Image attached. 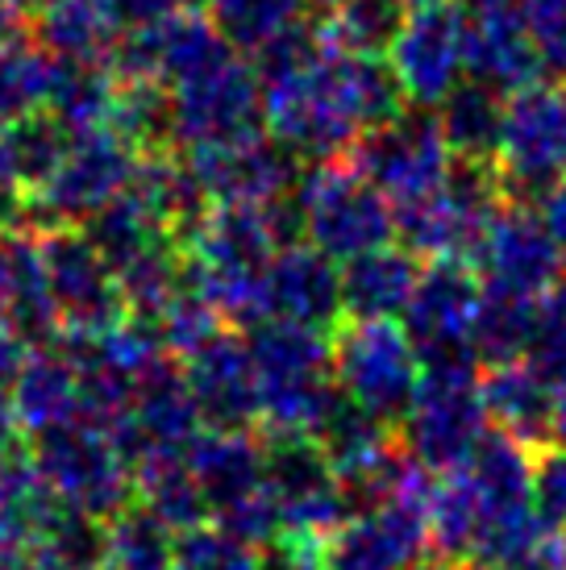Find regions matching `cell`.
I'll list each match as a JSON object with an SVG mask.
<instances>
[{
  "label": "cell",
  "instance_id": "1",
  "mask_svg": "<svg viewBox=\"0 0 566 570\" xmlns=\"http://www.w3.org/2000/svg\"><path fill=\"white\" fill-rule=\"evenodd\" d=\"M263 129L292 159H342L404 112V92L388 59L338 47L325 30H296L258 55Z\"/></svg>",
  "mask_w": 566,
  "mask_h": 570
},
{
  "label": "cell",
  "instance_id": "2",
  "mask_svg": "<svg viewBox=\"0 0 566 570\" xmlns=\"http://www.w3.org/2000/svg\"><path fill=\"white\" fill-rule=\"evenodd\" d=\"M246 346L263 387V409H258L263 433L316 438L342 400L333 375V333L267 317L246 330Z\"/></svg>",
  "mask_w": 566,
  "mask_h": 570
},
{
  "label": "cell",
  "instance_id": "3",
  "mask_svg": "<svg viewBox=\"0 0 566 570\" xmlns=\"http://www.w3.org/2000/svg\"><path fill=\"white\" fill-rule=\"evenodd\" d=\"M479 375L484 363L475 358V350L421 358V383L409 416L400 421V442L424 471L446 475L475 459L491 429L479 400Z\"/></svg>",
  "mask_w": 566,
  "mask_h": 570
},
{
  "label": "cell",
  "instance_id": "4",
  "mask_svg": "<svg viewBox=\"0 0 566 570\" xmlns=\"http://www.w3.org/2000/svg\"><path fill=\"white\" fill-rule=\"evenodd\" d=\"M292 208L304 242L347 263L359 254L396 242V208L359 171V163L321 159L296 175Z\"/></svg>",
  "mask_w": 566,
  "mask_h": 570
},
{
  "label": "cell",
  "instance_id": "5",
  "mask_svg": "<svg viewBox=\"0 0 566 570\" xmlns=\"http://www.w3.org/2000/svg\"><path fill=\"white\" fill-rule=\"evenodd\" d=\"M263 134V83L258 67L234 47L217 50L208 63L167 88V138L184 155L230 146Z\"/></svg>",
  "mask_w": 566,
  "mask_h": 570
},
{
  "label": "cell",
  "instance_id": "6",
  "mask_svg": "<svg viewBox=\"0 0 566 570\" xmlns=\"http://www.w3.org/2000/svg\"><path fill=\"white\" fill-rule=\"evenodd\" d=\"M30 462L47 491L92 521L109 524L134 504V462L113 429L96 421H71L30 438Z\"/></svg>",
  "mask_w": 566,
  "mask_h": 570
},
{
  "label": "cell",
  "instance_id": "7",
  "mask_svg": "<svg viewBox=\"0 0 566 570\" xmlns=\"http://www.w3.org/2000/svg\"><path fill=\"white\" fill-rule=\"evenodd\" d=\"M142 167V146L121 129H71L64 155L50 175L30 191V200L47 225H88L134 184Z\"/></svg>",
  "mask_w": 566,
  "mask_h": 570
},
{
  "label": "cell",
  "instance_id": "8",
  "mask_svg": "<svg viewBox=\"0 0 566 570\" xmlns=\"http://www.w3.org/2000/svg\"><path fill=\"white\" fill-rule=\"evenodd\" d=\"M504 205V184L491 163H455L438 191L417 205L396 208V238L417 258H462L471 263L475 246L488 229L491 213Z\"/></svg>",
  "mask_w": 566,
  "mask_h": 570
},
{
  "label": "cell",
  "instance_id": "9",
  "mask_svg": "<svg viewBox=\"0 0 566 570\" xmlns=\"http://www.w3.org/2000/svg\"><path fill=\"white\" fill-rule=\"evenodd\" d=\"M333 375L342 396L400 425L421 383V354L396 321H342L333 330Z\"/></svg>",
  "mask_w": 566,
  "mask_h": 570
},
{
  "label": "cell",
  "instance_id": "10",
  "mask_svg": "<svg viewBox=\"0 0 566 570\" xmlns=\"http://www.w3.org/2000/svg\"><path fill=\"white\" fill-rule=\"evenodd\" d=\"M496 175L508 196L541 200L566 175V92L550 83H529L504 100Z\"/></svg>",
  "mask_w": 566,
  "mask_h": 570
},
{
  "label": "cell",
  "instance_id": "11",
  "mask_svg": "<svg viewBox=\"0 0 566 570\" xmlns=\"http://www.w3.org/2000/svg\"><path fill=\"white\" fill-rule=\"evenodd\" d=\"M350 155L359 171L392 200V208L417 205L429 191H438L458 163L433 109L400 112L388 126L371 129Z\"/></svg>",
  "mask_w": 566,
  "mask_h": 570
},
{
  "label": "cell",
  "instance_id": "12",
  "mask_svg": "<svg viewBox=\"0 0 566 570\" xmlns=\"http://www.w3.org/2000/svg\"><path fill=\"white\" fill-rule=\"evenodd\" d=\"M383 59L409 105L438 109L467 80V13L450 0L412 4Z\"/></svg>",
  "mask_w": 566,
  "mask_h": 570
},
{
  "label": "cell",
  "instance_id": "13",
  "mask_svg": "<svg viewBox=\"0 0 566 570\" xmlns=\"http://www.w3.org/2000/svg\"><path fill=\"white\" fill-rule=\"evenodd\" d=\"M38 238L64 333H100L129 317L121 279L84 225H47Z\"/></svg>",
  "mask_w": 566,
  "mask_h": 570
},
{
  "label": "cell",
  "instance_id": "14",
  "mask_svg": "<svg viewBox=\"0 0 566 570\" xmlns=\"http://www.w3.org/2000/svg\"><path fill=\"white\" fill-rule=\"evenodd\" d=\"M471 267L479 271V279L488 287L537 301L546 287L563 279L566 263L541 208L517 200V196H504V205L491 213L488 229L475 246Z\"/></svg>",
  "mask_w": 566,
  "mask_h": 570
},
{
  "label": "cell",
  "instance_id": "15",
  "mask_svg": "<svg viewBox=\"0 0 566 570\" xmlns=\"http://www.w3.org/2000/svg\"><path fill=\"white\" fill-rule=\"evenodd\" d=\"M263 438H267V479L280 495L283 529L333 538L354 512L325 445L296 433H263Z\"/></svg>",
  "mask_w": 566,
  "mask_h": 570
},
{
  "label": "cell",
  "instance_id": "16",
  "mask_svg": "<svg viewBox=\"0 0 566 570\" xmlns=\"http://www.w3.org/2000/svg\"><path fill=\"white\" fill-rule=\"evenodd\" d=\"M479 296H484V279L471 263H462V258L429 263L417 279L409 308H404V333L412 337L417 354L433 358V354L475 350L471 330L475 313H479Z\"/></svg>",
  "mask_w": 566,
  "mask_h": 570
},
{
  "label": "cell",
  "instance_id": "17",
  "mask_svg": "<svg viewBox=\"0 0 566 570\" xmlns=\"http://www.w3.org/2000/svg\"><path fill=\"white\" fill-rule=\"evenodd\" d=\"M192 179L205 200H225V205H275L287 200L296 188V167L292 155L283 150L271 134H254L242 142L213 146L184 155Z\"/></svg>",
  "mask_w": 566,
  "mask_h": 570
},
{
  "label": "cell",
  "instance_id": "18",
  "mask_svg": "<svg viewBox=\"0 0 566 570\" xmlns=\"http://www.w3.org/2000/svg\"><path fill=\"white\" fill-rule=\"evenodd\" d=\"M184 375L205 425L217 429H254L263 409V387H258V366L251 358L246 337L234 330H221L213 342L184 358Z\"/></svg>",
  "mask_w": 566,
  "mask_h": 570
},
{
  "label": "cell",
  "instance_id": "19",
  "mask_svg": "<svg viewBox=\"0 0 566 570\" xmlns=\"http://www.w3.org/2000/svg\"><path fill=\"white\" fill-rule=\"evenodd\" d=\"M267 313L296 325L333 333L347 321V301H342V267L338 258L316 250L313 242H287L271 258L267 275Z\"/></svg>",
  "mask_w": 566,
  "mask_h": 570
},
{
  "label": "cell",
  "instance_id": "20",
  "mask_svg": "<svg viewBox=\"0 0 566 570\" xmlns=\"http://www.w3.org/2000/svg\"><path fill=\"white\" fill-rule=\"evenodd\" d=\"M9 412L26 438L84 421V380L59 342L33 346L26 354V363L13 380V392H9Z\"/></svg>",
  "mask_w": 566,
  "mask_h": 570
},
{
  "label": "cell",
  "instance_id": "21",
  "mask_svg": "<svg viewBox=\"0 0 566 570\" xmlns=\"http://www.w3.org/2000/svg\"><path fill=\"white\" fill-rule=\"evenodd\" d=\"M0 317L13 325L26 346L59 342V308L50 296L42 238L26 229H4V271H0Z\"/></svg>",
  "mask_w": 566,
  "mask_h": 570
},
{
  "label": "cell",
  "instance_id": "22",
  "mask_svg": "<svg viewBox=\"0 0 566 570\" xmlns=\"http://www.w3.org/2000/svg\"><path fill=\"white\" fill-rule=\"evenodd\" d=\"M546 67L517 9L504 13H467V80L491 92L513 96L537 83Z\"/></svg>",
  "mask_w": 566,
  "mask_h": 570
},
{
  "label": "cell",
  "instance_id": "23",
  "mask_svg": "<svg viewBox=\"0 0 566 570\" xmlns=\"http://www.w3.org/2000/svg\"><path fill=\"white\" fill-rule=\"evenodd\" d=\"M188 462L205 488L208 512H221L267 483V438L254 429L205 425L188 445Z\"/></svg>",
  "mask_w": 566,
  "mask_h": 570
},
{
  "label": "cell",
  "instance_id": "24",
  "mask_svg": "<svg viewBox=\"0 0 566 570\" xmlns=\"http://www.w3.org/2000/svg\"><path fill=\"white\" fill-rule=\"evenodd\" d=\"M479 400H484V412H488L491 425L513 433L529 450L550 442L558 387L534 363L517 358V363L484 366V375H479Z\"/></svg>",
  "mask_w": 566,
  "mask_h": 570
},
{
  "label": "cell",
  "instance_id": "25",
  "mask_svg": "<svg viewBox=\"0 0 566 570\" xmlns=\"http://www.w3.org/2000/svg\"><path fill=\"white\" fill-rule=\"evenodd\" d=\"M421 258L400 242V246H375V250L347 258L342 263V301L350 321H396L404 317L417 279H421Z\"/></svg>",
  "mask_w": 566,
  "mask_h": 570
},
{
  "label": "cell",
  "instance_id": "26",
  "mask_svg": "<svg viewBox=\"0 0 566 570\" xmlns=\"http://www.w3.org/2000/svg\"><path fill=\"white\" fill-rule=\"evenodd\" d=\"M134 500L175 533L213 521L205 488L192 471L188 450H142L134 459Z\"/></svg>",
  "mask_w": 566,
  "mask_h": 570
},
{
  "label": "cell",
  "instance_id": "27",
  "mask_svg": "<svg viewBox=\"0 0 566 570\" xmlns=\"http://www.w3.org/2000/svg\"><path fill=\"white\" fill-rule=\"evenodd\" d=\"M126 26L109 0H50L38 9V42L64 63H109Z\"/></svg>",
  "mask_w": 566,
  "mask_h": 570
},
{
  "label": "cell",
  "instance_id": "28",
  "mask_svg": "<svg viewBox=\"0 0 566 570\" xmlns=\"http://www.w3.org/2000/svg\"><path fill=\"white\" fill-rule=\"evenodd\" d=\"M484 533V491L467 466L433 479L429 495V550L455 562H475V546Z\"/></svg>",
  "mask_w": 566,
  "mask_h": 570
},
{
  "label": "cell",
  "instance_id": "29",
  "mask_svg": "<svg viewBox=\"0 0 566 570\" xmlns=\"http://www.w3.org/2000/svg\"><path fill=\"white\" fill-rule=\"evenodd\" d=\"M208 21L217 33L246 59L267 55L283 38L304 30L309 0H205Z\"/></svg>",
  "mask_w": 566,
  "mask_h": 570
},
{
  "label": "cell",
  "instance_id": "30",
  "mask_svg": "<svg viewBox=\"0 0 566 570\" xmlns=\"http://www.w3.org/2000/svg\"><path fill=\"white\" fill-rule=\"evenodd\" d=\"M504 100L508 96L491 92L484 83L462 80L455 92L438 105V126L446 142L462 163H496L504 126Z\"/></svg>",
  "mask_w": 566,
  "mask_h": 570
},
{
  "label": "cell",
  "instance_id": "31",
  "mask_svg": "<svg viewBox=\"0 0 566 570\" xmlns=\"http://www.w3.org/2000/svg\"><path fill=\"white\" fill-rule=\"evenodd\" d=\"M55 76H59V59L38 38H26V33L0 38V117L13 126L21 117L47 112Z\"/></svg>",
  "mask_w": 566,
  "mask_h": 570
},
{
  "label": "cell",
  "instance_id": "32",
  "mask_svg": "<svg viewBox=\"0 0 566 570\" xmlns=\"http://www.w3.org/2000/svg\"><path fill=\"white\" fill-rule=\"evenodd\" d=\"M109 558L105 570H179V533L134 500L105 524Z\"/></svg>",
  "mask_w": 566,
  "mask_h": 570
},
{
  "label": "cell",
  "instance_id": "33",
  "mask_svg": "<svg viewBox=\"0 0 566 570\" xmlns=\"http://www.w3.org/2000/svg\"><path fill=\"white\" fill-rule=\"evenodd\" d=\"M534 296H517V292H500V287L484 284L471 330V346L479 354V363L500 366L525 358L529 330H534Z\"/></svg>",
  "mask_w": 566,
  "mask_h": 570
},
{
  "label": "cell",
  "instance_id": "34",
  "mask_svg": "<svg viewBox=\"0 0 566 570\" xmlns=\"http://www.w3.org/2000/svg\"><path fill=\"white\" fill-rule=\"evenodd\" d=\"M404 4L400 0H338L330 17L321 21L325 38L338 47L359 50V55H388L396 30L404 21Z\"/></svg>",
  "mask_w": 566,
  "mask_h": 570
},
{
  "label": "cell",
  "instance_id": "35",
  "mask_svg": "<svg viewBox=\"0 0 566 570\" xmlns=\"http://www.w3.org/2000/svg\"><path fill=\"white\" fill-rule=\"evenodd\" d=\"M179 570H267L263 550L234 538L217 521L179 533Z\"/></svg>",
  "mask_w": 566,
  "mask_h": 570
},
{
  "label": "cell",
  "instance_id": "36",
  "mask_svg": "<svg viewBox=\"0 0 566 570\" xmlns=\"http://www.w3.org/2000/svg\"><path fill=\"white\" fill-rule=\"evenodd\" d=\"M525 363H534L554 387H566V279L537 296Z\"/></svg>",
  "mask_w": 566,
  "mask_h": 570
},
{
  "label": "cell",
  "instance_id": "37",
  "mask_svg": "<svg viewBox=\"0 0 566 570\" xmlns=\"http://www.w3.org/2000/svg\"><path fill=\"white\" fill-rule=\"evenodd\" d=\"M517 13L541 55V67L566 80V0H520Z\"/></svg>",
  "mask_w": 566,
  "mask_h": 570
},
{
  "label": "cell",
  "instance_id": "38",
  "mask_svg": "<svg viewBox=\"0 0 566 570\" xmlns=\"http://www.w3.org/2000/svg\"><path fill=\"white\" fill-rule=\"evenodd\" d=\"M534 500L550 524L566 521V445L546 442L534 450Z\"/></svg>",
  "mask_w": 566,
  "mask_h": 570
},
{
  "label": "cell",
  "instance_id": "39",
  "mask_svg": "<svg viewBox=\"0 0 566 570\" xmlns=\"http://www.w3.org/2000/svg\"><path fill=\"white\" fill-rule=\"evenodd\" d=\"M26 205V184L13 167V150H9V121L0 117V229L13 225V217Z\"/></svg>",
  "mask_w": 566,
  "mask_h": 570
},
{
  "label": "cell",
  "instance_id": "40",
  "mask_svg": "<svg viewBox=\"0 0 566 570\" xmlns=\"http://www.w3.org/2000/svg\"><path fill=\"white\" fill-rule=\"evenodd\" d=\"M201 0H109V9L117 13V21L134 30V26H146V21H158V17L172 13H188Z\"/></svg>",
  "mask_w": 566,
  "mask_h": 570
},
{
  "label": "cell",
  "instance_id": "41",
  "mask_svg": "<svg viewBox=\"0 0 566 570\" xmlns=\"http://www.w3.org/2000/svg\"><path fill=\"white\" fill-rule=\"evenodd\" d=\"M30 346L13 333V325L0 317V409H9V392H13V380L21 363H26Z\"/></svg>",
  "mask_w": 566,
  "mask_h": 570
},
{
  "label": "cell",
  "instance_id": "42",
  "mask_svg": "<svg viewBox=\"0 0 566 570\" xmlns=\"http://www.w3.org/2000/svg\"><path fill=\"white\" fill-rule=\"evenodd\" d=\"M541 217L550 225L554 242H558V254H563V263H566V175L541 196Z\"/></svg>",
  "mask_w": 566,
  "mask_h": 570
},
{
  "label": "cell",
  "instance_id": "43",
  "mask_svg": "<svg viewBox=\"0 0 566 570\" xmlns=\"http://www.w3.org/2000/svg\"><path fill=\"white\" fill-rule=\"evenodd\" d=\"M21 17H26V0H0V38L17 33Z\"/></svg>",
  "mask_w": 566,
  "mask_h": 570
},
{
  "label": "cell",
  "instance_id": "44",
  "mask_svg": "<svg viewBox=\"0 0 566 570\" xmlns=\"http://www.w3.org/2000/svg\"><path fill=\"white\" fill-rule=\"evenodd\" d=\"M520 0H458L462 13H504V9H517Z\"/></svg>",
  "mask_w": 566,
  "mask_h": 570
},
{
  "label": "cell",
  "instance_id": "45",
  "mask_svg": "<svg viewBox=\"0 0 566 570\" xmlns=\"http://www.w3.org/2000/svg\"><path fill=\"white\" fill-rule=\"evenodd\" d=\"M409 570H467V562H455V558H441V554H433V550H429V554L417 558Z\"/></svg>",
  "mask_w": 566,
  "mask_h": 570
},
{
  "label": "cell",
  "instance_id": "46",
  "mask_svg": "<svg viewBox=\"0 0 566 570\" xmlns=\"http://www.w3.org/2000/svg\"><path fill=\"white\" fill-rule=\"evenodd\" d=\"M550 442L566 445V387H558V400H554V425H550Z\"/></svg>",
  "mask_w": 566,
  "mask_h": 570
},
{
  "label": "cell",
  "instance_id": "47",
  "mask_svg": "<svg viewBox=\"0 0 566 570\" xmlns=\"http://www.w3.org/2000/svg\"><path fill=\"white\" fill-rule=\"evenodd\" d=\"M467 570H517V567H504V562H467Z\"/></svg>",
  "mask_w": 566,
  "mask_h": 570
},
{
  "label": "cell",
  "instance_id": "48",
  "mask_svg": "<svg viewBox=\"0 0 566 570\" xmlns=\"http://www.w3.org/2000/svg\"><path fill=\"white\" fill-rule=\"evenodd\" d=\"M42 4H50V0H26V13H30V9H33V13H38Z\"/></svg>",
  "mask_w": 566,
  "mask_h": 570
},
{
  "label": "cell",
  "instance_id": "49",
  "mask_svg": "<svg viewBox=\"0 0 566 570\" xmlns=\"http://www.w3.org/2000/svg\"><path fill=\"white\" fill-rule=\"evenodd\" d=\"M0 271H4V229H0Z\"/></svg>",
  "mask_w": 566,
  "mask_h": 570
},
{
  "label": "cell",
  "instance_id": "50",
  "mask_svg": "<svg viewBox=\"0 0 566 570\" xmlns=\"http://www.w3.org/2000/svg\"><path fill=\"white\" fill-rule=\"evenodd\" d=\"M400 4H404V9H412V4H429V0H400Z\"/></svg>",
  "mask_w": 566,
  "mask_h": 570
},
{
  "label": "cell",
  "instance_id": "51",
  "mask_svg": "<svg viewBox=\"0 0 566 570\" xmlns=\"http://www.w3.org/2000/svg\"><path fill=\"white\" fill-rule=\"evenodd\" d=\"M558 533H563V550H566V521H563V524H558Z\"/></svg>",
  "mask_w": 566,
  "mask_h": 570
},
{
  "label": "cell",
  "instance_id": "52",
  "mask_svg": "<svg viewBox=\"0 0 566 570\" xmlns=\"http://www.w3.org/2000/svg\"><path fill=\"white\" fill-rule=\"evenodd\" d=\"M316 4H325V9H333V4H338V0H316Z\"/></svg>",
  "mask_w": 566,
  "mask_h": 570
},
{
  "label": "cell",
  "instance_id": "53",
  "mask_svg": "<svg viewBox=\"0 0 566 570\" xmlns=\"http://www.w3.org/2000/svg\"><path fill=\"white\" fill-rule=\"evenodd\" d=\"M563 92H566V88H563Z\"/></svg>",
  "mask_w": 566,
  "mask_h": 570
}]
</instances>
